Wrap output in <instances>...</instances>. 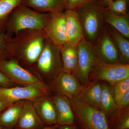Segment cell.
Here are the masks:
<instances>
[{
	"mask_svg": "<svg viewBox=\"0 0 129 129\" xmlns=\"http://www.w3.org/2000/svg\"><path fill=\"white\" fill-rule=\"evenodd\" d=\"M46 37L43 30H26L18 32L10 40V57L33 73Z\"/></svg>",
	"mask_w": 129,
	"mask_h": 129,
	"instance_id": "obj_1",
	"label": "cell"
},
{
	"mask_svg": "<svg viewBox=\"0 0 129 129\" xmlns=\"http://www.w3.org/2000/svg\"><path fill=\"white\" fill-rule=\"evenodd\" d=\"M50 16V13L36 11L21 3L10 14L6 32L13 36L24 30H43Z\"/></svg>",
	"mask_w": 129,
	"mask_h": 129,
	"instance_id": "obj_2",
	"label": "cell"
},
{
	"mask_svg": "<svg viewBox=\"0 0 129 129\" xmlns=\"http://www.w3.org/2000/svg\"><path fill=\"white\" fill-rule=\"evenodd\" d=\"M104 9L98 0H91L75 10L83 27L84 38L94 45L105 27Z\"/></svg>",
	"mask_w": 129,
	"mask_h": 129,
	"instance_id": "obj_3",
	"label": "cell"
},
{
	"mask_svg": "<svg viewBox=\"0 0 129 129\" xmlns=\"http://www.w3.org/2000/svg\"><path fill=\"white\" fill-rule=\"evenodd\" d=\"M69 99L75 123L80 129H110L108 119L102 110L86 104L78 96Z\"/></svg>",
	"mask_w": 129,
	"mask_h": 129,
	"instance_id": "obj_4",
	"label": "cell"
},
{
	"mask_svg": "<svg viewBox=\"0 0 129 129\" xmlns=\"http://www.w3.org/2000/svg\"><path fill=\"white\" fill-rule=\"evenodd\" d=\"M62 71L60 49L47 38L34 72L47 80L53 81Z\"/></svg>",
	"mask_w": 129,
	"mask_h": 129,
	"instance_id": "obj_5",
	"label": "cell"
},
{
	"mask_svg": "<svg viewBox=\"0 0 129 129\" xmlns=\"http://www.w3.org/2000/svg\"><path fill=\"white\" fill-rule=\"evenodd\" d=\"M0 72L16 84L36 87L47 94L49 92L50 88L44 81L12 58L0 61Z\"/></svg>",
	"mask_w": 129,
	"mask_h": 129,
	"instance_id": "obj_6",
	"label": "cell"
},
{
	"mask_svg": "<svg viewBox=\"0 0 129 129\" xmlns=\"http://www.w3.org/2000/svg\"><path fill=\"white\" fill-rule=\"evenodd\" d=\"M129 77V64L108 63L97 58L91 70L89 81L103 80L113 85Z\"/></svg>",
	"mask_w": 129,
	"mask_h": 129,
	"instance_id": "obj_7",
	"label": "cell"
},
{
	"mask_svg": "<svg viewBox=\"0 0 129 129\" xmlns=\"http://www.w3.org/2000/svg\"><path fill=\"white\" fill-rule=\"evenodd\" d=\"M78 70L77 77L83 86L89 82L91 70L98 58L95 46L84 38L77 45Z\"/></svg>",
	"mask_w": 129,
	"mask_h": 129,
	"instance_id": "obj_8",
	"label": "cell"
},
{
	"mask_svg": "<svg viewBox=\"0 0 129 129\" xmlns=\"http://www.w3.org/2000/svg\"><path fill=\"white\" fill-rule=\"evenodd\" d=\"M64 11L51 13L44 29L47 39L60 48L67 42V23Z\"/></svg>",
	"mask_w": 129,
	"mask_h": 129,
	"instance_id": "obj_9",
	"label": "cell"
},
{
	"mask_svg": "<svg viewBox=\"0 0 129 129\" xmlns=\"http://www.w3.org/2000/svg\"><path fill=\"white\" fill-rule=\"evenodd\" d=\"M46 95L47 94L43 91L32 86H0V99L9 105L20 101L32 102L38 98Z\"/></svg>",
	"mask_w": 129,
	"mask_h": 129,
	"instance_id": "obj_10",
	"label": "cell"
},
{
	"mask_svg": "<svg viewBox=\"0 0 129 129\" xmlns=\"http://www.w3.org/2000/svg\"><path fill=\"white\" fill-rule=\"evenodd\" d=\"M94 45L99 60L108 63L121 62L118 51L107 26L104 27Z\"/></svg>",
	"mask_w": 129,
	"mask_h": 129,
	"instance_id": "obj_11",
	"label": "cell"
},
{
	"mask_svg": "<svg viewBox=\"0 0 129 129\" xmlns=\"http://www.w3.org/2000/svg\"><path fill=\"white\" fill-rule=\"evenodd\" d=\"M52 86L57 94L69 99L78 96L84 87L76 76L62 71L52 81Z\"/></svg>",
	"mask_w": 129,
	"mask_h": 129,
	"instance_id": "obj_12",
	"label": "cell"
},
{
	"mask_svg": "<svg viewBox=\"0 0 129 129\" xmlns=\"http://www.w3.org/2000/svg\"><path fill=\"white\" fill-rule=\"evenodd\" d=\"M45 126L32 101H25L15 129H41Z\"/></svg>",
	"mask_w": 129,
	"mask_h": 129,
	"instance_id": "obj_13",
	"label": "cell"
},
{
	"mask_svg": "<svg viewBox=\"0 0 129 129\" xmlns=\"http://www.w3.org/2000/svg\"><path fill=\"white\" fill-rule=\"evenodd\" d=\"M47 95L42 96L32 102L38 115L45 126L57 125V118L53 100Z\"/></svg>",
	"mask_w": 129,
	"mask_h": 129,
	"instance_id": "obj_14",
	"label": "cell"
},
{
	"mask_svg": "<svg viewBox=\"0 0 129 129\" xmlns=\"http://www.w3.org/2000/svg\"><path fill=\"white\" fill-rule=\"evenodd\" d=\"M67 27V43L77 46L84 38L83 27L78 15L75 10L64 11Z\"/></svg>",
	"mask_w": 129,
	"mask_h": 129,
	"instance_id": "obj_15",
	"label": "cell"
},
{
	"mask_svg": "<svg viewBox=\"0 0 129 129\" xmlns=\"http://www.w3.org/2000/svg\"><path fill=\"white\" fill-rule=\"evenodd\" d=\"M52 99L56 113L58 126L74 123V116L70 99L59 94Z\"/></svg>",
	"mask_w": 129,
	"mask_h": 129,
	"instance_id": "obj_16",
	"label": "cell"
},
{
	"mask_svg": "<svg viewBox=\"0 0 129 129\" xmlns=\"http://www.w3.org/2000/svg\"><path fill=\"white\" fill-rule=\"evenodd\" d=\"M60 49L62 63V71L72 74L77 78L78 49L77 46L67 43L60 48Z\"/></svg>",
	"mask_w": 129,
	"mask_h": 129,
	"instance_id": "obj_17",
	"label": "cell"
},
{
	"mask_svg": "<svg viewBox=\"0 0 129 129\" xmlns=\"http://www.w3.org/2000/svg\"><path fill=\"white\" fill-rule=\"evenodd\" d=\"M102 83L98 80L93 81L84 86L78 97L86 104L92 107L101 109V99Z\"/></svg>",
	"mask_w": 129,
	"mask_h": 129,
	"instance_id": "obj_18",
	"label": "cell"
},
{
	"mask_svg": "<svg viewBox=\"0 0 129 129\" xmlns=\"http://www.w3.org/2000/svg\"><path fill=\"white\" fill-rule=\"evenodd\" d=\"M21 3L41 13L51 14L64 10L63 0H22Z\"/></svg>",
	"mask_w": 129,
	"mask_h": 129,
	"instance_id": "obj_19",
	"label": "cell"
},
{
	"mask_svg": "<svg viewBox=\"0 0 129 129\" xmlns=\"http://www.w3.org/2000/svg\"><path fill=\"white\" fill-rule=\"evenodd\" d=\"M103 18L104 23L114 29L123 37L129 39L128 15H118L104 8Z\"/></svg>",
	"mask_w": 129,
	"mask_h": 129,
	"instance_id": "obj_20",
	"label": "cell"
},
{
	"mask_svg": "<svg viewBox=\"0 0 129 129\" xmlns=\"http://www.w3.org/2000/svg\"><path fill=\"white\" fill-rule=\"evenodd\" d=\"M25 101L11 104L0 113V126L5 129L15 128Z\"/></svg>",
	"mask_w": 129,
	"mask_h": 129,
	"instance_id": "obj_21",
	"label": "cell"
},
{
	"mask_svg": "<svg viewBox=\"0 0 129 129\" xmlns=\"http://www.w3.org/2000/svg\"><path fill=\"white\" fill-rule=\"evenodd\" d=\"M101 107L108 120L115 115L118 111L117 106L113 96L112 90L106 82L102 84Z\"/></svg>",
	"mask_w": 129,
	"mask_h": 129,
	"instance_id": "obj_22",
	"label": "cell"
},
{
	"mask_svg": "<svg viewBox=\"0 0 129 129\" xmlns=\"http://www.w3.org/2000/svg\"><path fill=\"white\" fill-rule=\"evenodd\" d=\"M107 27L118 51L120 62L123 63L129 64L128 39L123 37L109 25L107 26Z\"/></svg>",
	"mask_w": 129,
	"mask_h": 129,
	"instance_id": "obj_23",
	"label": "cell"
},
{
	"mask_svg": "<svg viewBox=\"0 0 129 129\" xmlns=\"http://www.w3.org/2000/svg\"><path fill=\"white\" fill-rule=\"evenodd\" d=\"M22 0H0V34L6 32L9 16Z\"/></svg>",
	"mask_w": 129,
	"mask_h": 129,
	"instance_id": "obj_24",
	"label": "cell"
},
{
	"mask_svg": "<svg viewBox=\"0 0 129 129\" xmlns=\"http://www.w3.org/2000/svg\"><path fill=\"white\" fill-rule=\"evenodd\" d=\"M108 122L110 129H129V107L117 111Z\"/></svg>",
	"mask_w": 129,
	"mask_h": 129,
	"instance_id": "obj_25",
	"label": "cell"
},
{
	"mask_svg": "<svg viewBox=\"0 0 129 129\" xmlns=\"http://www.w3.org/2000/svg\"><path fill=\"white\" fill-rule=\"evenodd\" d=\"M129 0H115L109 3L106 9L109 11L123 16H128Z\"/></svg>",
	"mask_w": 129,
	"mask_h": 129,
	"instance_id": "obj_26",
	"label": "cell"
},
{
	"mask_svg": "<svg viewBox=\"0 0 129 129\" xmlns=\"http://www.w3.org/2000/svg\"><path fill=\"white\" fill-rule=\"evenodd\" d=\"M13 36L6 32L0 34V61L11 58L8 48L10 40Z\"/></svg>",
	"mask_w": 129,
	"mask_h": 129,
	"instance_id": "obj_27",
	"label": "cell"
},
{
	"mask_svg": "<svg viewBox=\"0 0 129 129\" xmlns=\"http://www.w3.org/2000/svg\"><path fill=\"white\" fill-rule=\"evenodd\" d=\"M113 96L117 104L119 99L126 91L129 89V77L120 81L112 85Z\"/></svg>",
	"mask_w": 129,
	"mask_h": 129,
	"instance_id": "obj_28",
	"label": "cell"
},
{
	"mask_svg": "<svg viewBox=\"0 0 129 129\" xmlns=\"http://www.w3.org/2000/svg\"><path fill=\"white\" fill-rule=\"evenodd\" d=\"M91 0H63L64 10H75Z\"/></svg>",
	"mask_w": 129,
	"mask_h": 129,
	"instance_id": "obj_29",
	"label": "cell"
},
{
	"mask_svg": "<svg viewBox=\"0 0 129 129\" xmlns=\"http://www.w3.org/2000/svg\"><path fill=\"white\" fill-rule=\"evenodd\" d=\"M118 111H121L127 107L129 104V89L126 91L119 99L117 103Z\"/></svg>",
	"mask_w": 129,
	"mask_h": 129,
	"instance_id": "obj_30",
	"label": "cell"
},
{
	"mask_svg": "<svg viewBox=\"0 0 129 129\" xmlns=\"http://www.w3.org/2000/svg\"><path fill=\"white\" fill-rule=\"evenodd\" d=\"M16 85L11 80L8 78L1 72H0V86L8 87L15 86Z\"/></svg>",
	"mask_w": 129,
	"mask_h": 129,
	"instance_id": "obj_31",
	"label": "cell"
},
{
	"mask_svg": "<svg viewBox=\"0 0 129 129\" xmlns=\"http://www.w3.org/2000/svg\"><path fill=\"white\" fill-rule=\"evenodd\" d=\"M57 129H80L76 125L75 123L71 125L58 126Z\"/></svg>",
	"mask_w": 129,
	"mask_h": 129,
	"instance_id": "obj_32",
	"label": "cell"
},
{
	"mask_svg": "<svg viewBox=\"0 0 129 129\" xmlns=\"http://www.w3.org/2000/svg\"><path fill=\"white\" fill-rule=\"evenodd\" d=\"M114 1L115 0H98L100 4L104 8H106L109 3Z\"/></svg>",
	"mask_w": 129,
	"mask_h": 129,
	"instance_id": "obj_33",
	"label": "cell"
},
{
	"mask_svg": "<svg viewBox=\"0 0 129 129\" xmlns=\"http://www.w3.org/2000/svg\"><path fill=\"white\" fill-rule=\"evenodd\" d=\"M9 106L6 102L0 99V113Z\"/></svg>",
	"mask_w": 129,
	"mask_h": 129,
	"instance_id": "obj_34",
	"label": "cell"
},
{
	"mask_svg": "<svg viewBox=\"0 0 129 129\" xmlns=\"http://www.w3.org/2000/svg\"><path fill=\"white\" fill-rule=\"evenodd\" d=\"M58 127L57 125H50V126H45L41 129H57Z\"/></svg>",
	"mask_w": 129,
	"mask_h": 129,
	"instance_id": "obj_35",
	"label": "cell"
},
{
	"mask_svg": "<svg viewBox=\"0 0 129 129\" xmlns=\"http://www.w3.org/2000/svg\"><path fill=\"white\" fill-rule=\"evenodd\" d=\"M0 129H5L3 128H2V127H1V126H0Z\"/></svg>",
	"mask_w": 129,
	"mask_h": 129,
	"instance_id": "obj_36",
	"label": "cell"
}]
</instances>
